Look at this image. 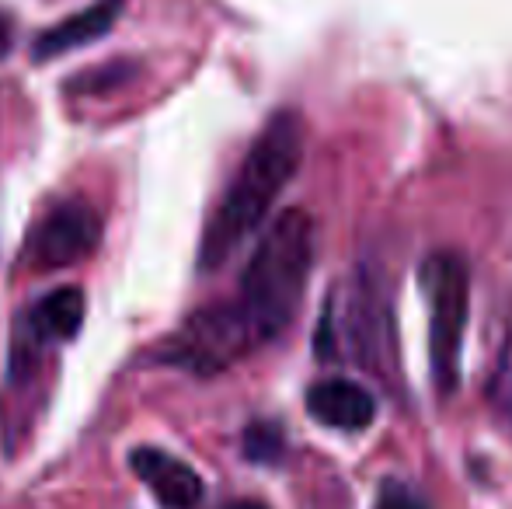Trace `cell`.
<instances>
[{"instance_id":"6da1fadb","label":"cell","mask_w":512,"mask_h":509,"mask_svg":"<svg viewBox=\"0 0 512 509\" xmlns=\"http://www.w3.org/2000/svg\"><path fill=\"white\" fill-rule=\"evenodd\" d=\"M300 161H304V123L297 112H276L251 143L220 210L209 220L203 248H199L203 269H220L265 224L279 192L297 175Z\"/></svg>"},{"instance_id":"7a4b0ae2","label":"cell","mask_w":512,"mask_h":509,"mask_svg":"<svg viewBox=\"0 0 512 509\" xmlns=\"http://www.w3.org/2000/svg\"><path fill=\"white\" fill-rule=\"evenodd\" d=\"M314 252L317 231L307 210H283L255 245L234 304L255 346L286 332L293 314L300 311Z\"/></svg>"},{"instance_id":"3957f363","label":"cell","mask_w":512,"mask_h":509,"mask_svg":"<svg viewBox=\"0 0 512 509\" xmlns=\"http://www.w3.org/2000/svg\"><path fill=\"white\" fill-rule=\"evenodd\" d=\"M418 283H422L425 311H429L432 381L443 394H450L460 377V349H464L467 304H471L467 262L457 252H436L422 262Z\"/></svg>"},{"instance_id":"277c9868","label":"cell","mask_w":512,"mask_h":509,"mask_svg":"<svg viewBox=\"0 0 512 509\" xmlns=\"http://www.w3.org/2000/svg\"><path fill=\"white\" fill-rule=\"evenodd\" d=\"M255 346L244 328L237 307H206L199 311L189 325L182 328V335L171 346V360L185 363L189 370H223L227 363H234L237 356H244Z\"/></svg>"},{"instance_id":"5b68a950","label":"cell","mask_w":512,"mask_h":509,"mask_svg":"<svg viewBox=\"0 0 512 509\" xmlns=\"http://www.w3.org/2000/svg\"><path fill=\"white\" fill-rule=\"evenodd\" d=\"M384 279L359 276L349 290V307H345V328L349 342L356 349L359 363L373 374H391L398 363V342L391 328V304L384 297Z\"/></svg>"},{"instance_id":"8992f818","label":"cell","mask_w":512,"mask_h":509,"mask_svg":"<svg viewBox=\"0 0 512 509\" xmlns=\"http://www.w3.org/2000/svg\"><path fill=\"white\" fill-rule=\"evenodd\" d=\"M98 245H102V217H98V210L81 203V199H70V203L56 206L39 224V231L32 238V255L46 269H63V265L88 258Z\"/></svg>"},{"instance_id":"52a82bcc","label":"cell","mask_w":512,"mask_h":509,"mask_svg":"<svg viewBox=\"0 0 512 509\" xmlns=\"http://www.w3.org/2000/svg\"><path fill=\"white\" fill-rule=\"evenodd\" d=\"M136 478L154 492V499L164 509H196L206 496V485L199 471H192L185 461L164 454L157 447H136L129 454Z\"/></svg>"},{"instance_id":"ba28073f","label":"cell","mask_w":512,"mask_h":509,"mask_svg":"<svg viewBox=\"0 0 512 509\" xmlns=\"http://www.w3.org/2000/svg\"><path fill=\"white\" fill-rule=\"evenodd\" d=\"M307 412L328 429L359 433L377 419V398L366 387L345 381V377H328V381L310 384Z\"/></svg>"},{"instance_id":"9c48e42d","label":"cell","mask_w":512,"mask_h":509,"mask_svg":"<svg viewBox=\"0 0 512 509\" xmlns=\"http://www.w3.org/2000/svg\"><path fill=\"white\" fill-rule=\"evenodd\" d=\"M122 4H126V0H95V4H88L84 11L70 14L67 21L46 28V32L39 35V42H35V60L46 63L60 53H70V49H81V46H91V42L105 39L115 21H119Z\"/></svg>"},{"instance_id":"30bf717a","label":"cell","mask_w":512,"mask_h":509,"mask_svg":"<svg viewBox=\"0 0 512 509\" xmlns=\"http://www.w3.org/2000/svg\"><path fill=\"white\" fill-rule=\"evenodd\" d=\"M84 321V293L77 286L53 290L32 307L28 314V335L35 342H63L81 332Z\"/></svg>"},{"instance_id":"8fae6325","label":"cell","mask_w":512,"mask_h":509,"mask_svg":"<svg viewBox=\"0 0 512 509\" xmlns=\"http://www.w3.org/2000/svg\"><path fill=\"white\" fill-rule=\"evenodd\" d=\"M488 401L506 422H512V328L502 339L499 353H495L492 381H488Z\"/></svg>"},{"instance_id":"7c38bea8","label":"cell","mask_w":512,"mask_h":509,"mask_svg":"<svg viewBox=\"0 0 512 509\" xmlns=\"http://www.w3.org/2000/svg\"><path fill=\"white\" fill-rule=\"evenodd\" d=\"M244 454L262 464L279 461V454H283V433H279L276 426H269V422H255V426L244 433Z\"/></svg>"},{"instance_id":"4fadbf2b","label":"cell","mask_w":512,"mask_h":509,"mask_svg":"<svg viewBox=\"0 0 512 509\" xmlns=\"http://www.w3.org/2000/svg\"><path fill=\"white\" fill-rule=\"evenodd\" d=\"M373 509H429V499L408 482H398V478H387L377 492V503Z\"/></svg>"},{"instance_id":"5bb4252c","label":"cell","mask_w":512,"mask_h":509,"mask_svg":"<svg viewBox=\"0 0 512 509\" xmlns=\"http://www.w3.org/2000/svg\"><path fill=\"white\" fill-rule=\"evenodd\" d=\"M11 39H14V32H11V21L0 14V60H4L7 53H11Z\"/></svg>"},{"instance_id":"9a60e30c","label":"cell","mask_w":512,"mask_h":509,"mask_svg":"<svg viewBox=\"0 0 512 509\" xmlns=\"http://www.w3.org/2000/svg\"><path fill=\"white\" fill-rule=\"evenodd\" d=\"M227 509H269V506L255 503V499H241V503H234V506H227Z\"/></svg>"}]
</instances>
